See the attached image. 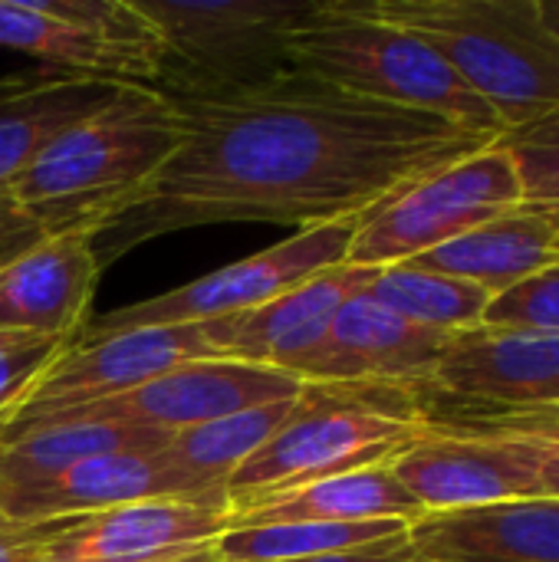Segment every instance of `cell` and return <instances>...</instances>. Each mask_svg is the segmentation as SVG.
<instances>
[{"instance_id":"obj_1","label":"cell","mask_w":559,"mask_h":562,"mask_svg":"<svg viewBox=\"0 0 559 562\" xmlns=\"http://www.w3.org/2000/svg\"><path fill=\"white\" fill-rule=\"evenodd\" d=\"M168 99L185 119V145L99 234L109 260L204 224L267 221L306 231L362 221L432 171L501 142L300 72L250 89Z\"/></svg>"},{"instance_id":"obj_2","label":"cell","mask_w":559,"mask_h":562,"mask_svg":"<svg viewBox=\"0 0 559 562\" xmlns=\"http://www.w3.org/2000/svg\"><path fill=\"white\" fill-rule=\"evenodd\" d=\"M185 145L178 105L155 86H125L109 105L69 125L10 184L49 237L102 234Z\"/></svg>"},{"instance_id":"obj_3","label":"cell","mask_w":559,"mask_h":562,"mask_svg":"<svg viewBox=\"0 0 559 562\" xmlns=\"http://www.w3.org/2000/svg\"><path fill=\"white\" fill-rule=\"evenodd\" d=\"M428 43L501 119L504 135L559 115V36L540 0H356Z\"/></svg>"},{"instance_id":"obj_4","label":"cell","mask_w":559,"mask_h":562,"mask_svg":"<svg viewBox=\"0 0 559 562\" xmlns=\"http://www.w3.org/2000/svg\"><path fill=\"white\" fill-rule=\"evenodd\" d=\"M287 66L333 89L441 115L468 132L504 138L501 119L418 36L369 16L356 0H316L287 33Z\"/></svg>"},{"instance_id":"obj_5","label":"cell","mask_w":559,"mask_h":562,"mask_svg":"<svg viewBox=\"0 0 559 562\" xmlns=\"http://www.w3.org/2000/svg\"><path fill=\"white\" fill-rule=\"evenodd\" d=\"M425 431L428 415L412 389L303 385L283 428L231 474V514L310 481L389 464Z\"/></svg>"},{"instance_id":"obj_6","label":"cell","mask_w":559,"mask_h":562,"mask_svg":"<svg viewBox=\"0 0 559 562\" xmlns=\"http://www.w3.org/2000/svg\"><path fill=\"white\" fill-rule=\"evenodd\" d=\"M161 40L165 95H214L290 72L287 33L316 0H132Z\"/></svg>"},{"instance_id":"obj_7","label":"cell","mask_w":559,"mask_h":562,"mask_svg":"<svg viewBox=\"0 0 559 562\" xmlns=\"http://www.w3.org/2000/svg\"><path fill=\"white\" fill-rule=\"evenodd\" d=\"M514 207H524V181L511 151L494 142L369 211L353 234L346 263L372 270L412 263Z\"/></svg>"},{"instance_id":"obj_8","label":"cell","mask_w":559,"mask_h":562,"mask_svg":"<svg viewBox=\"0 0 559 562\" xmlns=\"http://www.w3.org/2000/svg\"><path fill=\"white\" fill-rule=\"evenodd\" d=\"M303 392V382L250 366L234 359H204L178 366L165 375H155L128 392L76 402V405H49V408H20L10 412L0 422V448L23 438L26 431L46 428V425H66V422H99V425H125V428H148L178 435L185 428L267 405L297 398Z\"/></svg>"},{"instance_id":"obj_9","label":"cell","mask_w":559,"mask_h":562,"mask_svg":"<svg viewBox=\"0 0 559 562\" xmlns=\"http://www.w3.org/2000/svg\"><path fill=\"white\" fill-rule=\"evenodd\" d=\"M0 46L119 86H155L165 56L132 0H0Z\"/></svg>"},{"instance_id":"obj_10","label":"cell","mask_w":559,"mask_h":562,"mask_svg":"<svg viewBox=\"0 0 559 562\" xmlns=\"http://www.w3.org/2000/svg\"><path fill=\"white\" fill-rule=\"evenodd\" d=\"M359 221H336L297 231L293 237L244 257L231 267H221L188 286L168 290L161 296L122 306L105 319L86 326L79 339H99L109 333L145 329V326H188V323H211L224 316L250 313L273 296L293 290L297 283L346 263L353 234Z\"/></svg>"},{"instance_id":"obj_11","label":"cell","mask_w":559,"mask_h":562,"mask_svg":"<svg viewBox=\"0 0 559 562\" xmlns=\"http://www.w3.org/2000/svg\"><path fill=\"white\" fill-rule=\"evenodd\" d=\"M399 484L425 514L468 510L504 501H544L540 481L521 445L432 425L389 461Z\"/></svg>"},{"instance_id":"obj_12","label":"cell","mask_w":559,"mask_h":562,"mask_svg":"<svg viewBox=\"0 0 559 562\" xmlns=\"http://www.w3.org/2000/svg\"><path fill=\"white\" fill-rule=\"evenodd\" d=\"M372 277V267L336 263L250 313L211 319V339L224 359L277 369L303 382L329 339L336 313L362 293Z\"/></svg>"},{"instance_id":"obj_13","label":"cell","mask_w":559,"mask_h":562,"mask_svg":"<svg viewBox=\"0 0 559 562\" xmlns=\"http://www.w3.org/2000/svg\"><path fill=\"white\" fill-rule=\"evenodd\" d=\"M231 507L217 501H142L66 517L33 562H175L214 550Z\"/></svg>"},{"instance_id":"obj_14","label":"cell","mask_w":559,"mask_h":562,"mask_svg":"<svg viewBox=\"0 0 559 562\" xmlns=\"http://www.w3.org/2000/svg\"><path fill=\"white\" fill-rule=\"evenodd\" d=\"M204 359H224L211 339L208 323L145 326L109 333L99 339H79L43 372V379L23 395L13 412L109 398L178 366Z\"/></svg>"},{"instance_id":"obj_15","label":"cell","mask_w":559,"mask_h":562,"mask_svg":"<svg viewBox=\"0 0 559 562\" xmlns=\"http://www.w3.org/2000/svg\"><path fill=\"white\" fill-rule=\"evenodd\" d=\"M425 392L478 408H559V336L494 326L455 333Z\"/></svg>"},{"instance_id":"obj_16","label":"cell","mask_w":559,"mask_h":562,"mask_svg":"<svg viewBox=\"0 0 559 562\" xmlns=\"http://www.w3.org/2000/svg\"><path fill=\"white\" fill-rule=\"evenodd\" d=\"M142 501H217L227 504V494L208 491L198 481L185 477L155 451H115L72 464L69 471L0 491V514L23 524L89 517L125 504ZM231 507V504H227Z\"/></svg>"},{"instance_id":"obj_17","label":"cell","mask_w":559,"mask_h":562,"mask_svg":"<svg viewBox=\"0 0 559 562\" xmlns=\"http://www.w3.org/2000/svg\"><path fill=\"white\" fill-rule=\"evenodd\" d=\"M96 244L99 234L69 231L0 267V333L76 346L102 273Z\"/></svg>"},{"instance_id":"obj_18","label":"cell","mask_w":559,"mask_h":562,"mask_svg":"<svg viewBox=\"0 0 559 562\" xmlns=\"http://www.w3.org/2000/svg\"><path fill=\"white\" fill-rule=\"evenodd\" d=\"M448 339L402 319L362 290L336 313L303 385H395L425 392Z\"/></svg>"},{"instance_id":"obj_19","label":"cell","mask_w":559,"mask_h":562,"mask_svg":"<svg viewBox=\"0 0 559 562\" xmlns=\"http://www.w3.org/2000/svg\"><path fill=\"white\" fill-rule=\"evenodd\" d=\"M409 547L435 562H559V501H504L425 514Z\"/></svg>"},{"instance_id":"obj_20","label":"cell","mask_w":559,"mask_h":562,"mask_svg":"<svg viewBox=\"0 0 559 562\" xmlns=\"http://www.w3.org/2000/svg\"><path fill=\"white\" fill-rule=\"evenodd\" d=\"M122 89L56 69L0 76V188H10L53 138L109 105Z\"/></svg>"},{"instance_id":"obj_21","label":"cell","mask_w":559,"mask_h":562,"mask_svg":"<svg viewBox=\"0 0 559 562\" xmlns=\"http://www.w3.org/2000/svg\"><path fill=\"white\" fill-rule=\"evenodd\" d=\"M559 224L557 217L537 207H514L458 240H448L425 257L412 260L422 270L458 277L484 286L488 293H504L521 280L557 263Z\"/></svg>"},{"instance_id":"obj_22","label":"cell","mask_w":559,"mask_h":562,"mask_svg":"<svg viewBox=\"0 0 559 562\" xmlns=\"http://www.w3.org/2000/svg\"><path fill=\"white\" fill-rule=\"evenodd\" d=\"M422 504L399 484L389 464H372L323 481H310L287 494L267 497L244 510H234L227 527H270V524H372V520H422Z\"/></svg>"},{"instance_id":"obj_23","label":"cell","mask_w":559,"mask_h":562,"mask_svg":"<svg viewBox=\"0 0 559 562\" xmlns=\"http://www.w3.org/2000/svg\"><path fill=\"white\" fill-rule=\"evenodd\" d=\"M297 398L254 405V408L185 428L161 445V458L171 468H178L185 477L198 481L201 487L227 494L231 474L283 428Z\"/></svg>"},{"instance_id":"obj_24","label":"cell","mask_w":559,"mask_h":562,"mask_svg":"<svg viewBox=\"0 0 559 562\" xmlns=\"http://www.w3.org/2000/svg\"><path fill=\"white\" fill-rule=\"evenodd\" d=\"M171 435L165 431L99 425V422L46 425L0 448V491L56 477L86 458L115 454V451H155Z\"/></svg>"},{"instance_id":"obj_25","label":"cell","mask_w":559,"mask_h":562,"mask_svg":"<svg viewBox=\"0 0 559 562\" xmlns=\"http://www.w3.org/2000/svg\"><path fill=\"white\" fill-rule=\"evenodd\" d=\"M409 540V524L372 520V524H270V527H227L214 553L221 562H290L339 557L369 547Z\"/></svg>"},{"instance_id":"obj_26","label":"cell","mask_w":559,"mask_h":562,"mask_svg":"<svg viewBox=\"0 0 559 562\" xmlns=\"http://www.w3.org/2000/svg\"><path fill=\"white\" fill-rule=\"evenodd\" d=\"M366 293L385 310L399 313L402 319L445 336L481 326L494 300V293H488L478 283L422 270L415 263L379 267Z\"/></svg>"},{"instance_id":"obj_27","label":"cell","mask_w":559,"mask_h":562,"mask_svg":"<svg viewBox=\"0 0 559 562\" xmlns=\"http://www.w3.org/2000/svg\"><path fill=\"white\" fill-rule=\"evenodd\" d=\"M428 422L458 428V431L494 435V438L521 445L534 464L544 501H559V412H550V408H534V412L465 408L455 415H428Z\"/></svg>"},{"instance_id":"obj_28","label":"cell","mask_w":559,"mask_h":562,"mask_svg":"<svg viewBox=\"0 0 559 562\" xmlns=\"http://www.w3.org/2000/svg\"><path fill=\"white\" fill-rule=\"evenodd\" d=\"M501 145L517 161L524 204L559 221V115L507 132Z\"/></svg>"},{"instance_id":"obj_29","label":"cell","mask_w":559,"mask_h":562,"mask_svg":"<svg viewBox=\"0 0 559 562\" xmlns=\"http://www.w3.org/2000/svg\"><path fill=\"white\" fill-rule=\"evenodd\" d=\"M481 326L559 336V263L497 293Z\"/></svg>"},{"instance_id":"obj_30","label":"cell","mask_w":559,"mask_h":562,"mask_svg":"<svg viewBox=\"0 0 559 562\" xmlns=\"http://www.w3.org/2000/svg\"><path fill=\"white\" fill-rule=\"evenodd\" d=\"M66 342L26 333H0V422L23 402L43 372L66 352Z\"/></svg>"},{"instance_id":"obj_31","label":"cell","mask_w":559,"mask_h":562,"mask_svg":"<svg viewBox=\"0 0 559 562\" xmlns=\"http://www.w3.org/2000/svg\"><path fill=\"white\" fill-rule=\"evenodd\" d=\"M49 234L43 224L10 194V188H0V267L46 240Z\"/></svg>"},{"instance_id":"obj_32","label":"cell","mask_w":559,"mask_h":562,"mask_svg":"<svg viewBox=\"0 0 559 562\" xmlns=\"http://www.w3.org/2000/svg\"><path fill=\"white\" fill-rule=\"evenodd\" d=\"M59 527L63 520L23 524L0 514V562H33Z\"/></svg>"},{"instance_id":"obj_33","label":"cell","mask_w":559,"mask_h":562,"mask_svg":"<svg viewBox=\"0 0 559 562\" xmlns=\"http://www.w3.org/2000/svg\"><path fill=\"white\" fill-rule=\"evenodd\" d=\"M409 557V540L385 543V547H369L356 553H339V557H316V560H290V562H405Z\"/></svg>"},{"instance_id":"obj_34","label":"cell","mask_w":559,"mask_h":562,"mask_svg":"<svg viewBox=\"0 0 559 562\" xmlns=\"http://www.w3.org/2000/svg\"><path fill=\"white\" fill-rule=\"evenodd\" d=\"M540 13H544V23L559 36V0H540Z\"/></svg>"},{"instance_id":"obj_35","label":"cell","mask_w":559,"mask_h":562,"mask_svg":"<svg viewBox=\"0 0 559 562\" xmlns=\"http://www.w3.org/2000/svg\"><path fill=\"white\" fill-rule=\"evenodd\" d=\"M175 562H221V560H217V553H214V550H204V553H194V557H185V560H175Z\"/></svg>"},{"instance_id":"obj_36","label":"cell","mask_w":559,"mask_h":562,"mask_svg":"<svg viewBox=\"0 0 559 562\" xmlns=\"http://www.w3.org/2000/svg\"><path fill=\"white\" fill-rule=\"evenodd\" d=\"M405 562H435V560H425V557H418V553L409 547V557H405Z\"/></svg>"},{"instance_id":"obj_37","label":"cell","mask_w":559,"mask_h":562,"mask_svg":"<svg viewBox=\"0 0 559 562\" xmlns=\"http://www.w3.org/2000/svg\"><path fill=\"white\" fill-rule=\"evenodd\" d=\"M557 224H559V221H557ZM557 263H559V244H557Z\"/></svg>"},{"instance_id":"obj_38","label":"cell","mask_w":559,"mask_h":562,"mask_svg":"<svg viewBox=\"0 0 559 562\" xmlns=\"http://www.w3.org/2000/svg\"><path fill=\"white\" fill-rule=\"evenodd\" d=\"M550 412H559V408H550Z\"/></svg>"}]
</instances>
